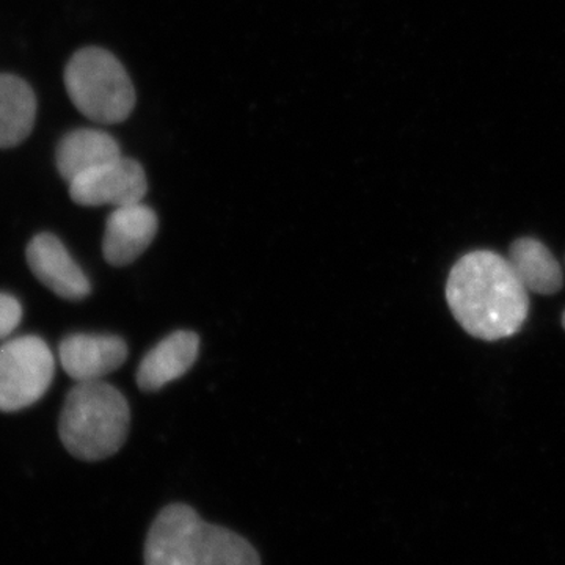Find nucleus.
<instances>
[{"label":"nucleus","instance_id":"423d86ee","mask_svg":"<svg viewBox=\"0 0 565 565\" xmlns=\"http://www.w3.org/2000/svg\"><path fill=\"white\" fill-rule=\"evenodd\" d=\"M68 184L73 202L90 207L140 203L148 191L143 167L125 156L79 174Z\"/></svg>","mask_w":565,"mask_h":565},{"label":"nucleus","instance_id":"f03ea898","mask_svg":"<svg viewBox=\"0 0 565 565\" xmlns=\"http://www.w3.org/2000/svg\"><path fill=\"white\" fill-rule=\"evenodd\" d=\"M143 556L145 565H262L247 539L204 522L195 509L181 503L156 516Z\"/></svg>","mask_w":565,"mask_h":565},{"label":"nucleus","instance_id":"39448f33","mask_svg":"<svg viewBox=\"0 0 565 565\" xmlns=\"http://www.w3.org/2000/svg\"><path fill=\"white\" fill-rule=\"evenodd\" d=\"M54 373V355L41 338L21 337L0 345V412L39 403Z\"/></svg>","mask_w":565,"mask_h":565},{"label":"nucleus","instance_id":"f8f14e48","mask_svg":"<svg viewBox=\"0 0 565 565\" xmlns=\"http://www.w3.org/2000/svg\"><path fill=\"white\" fill-rule=\"evenodd\" d=\"M509 264L526 291L552 296L563 288L564 275L552 252L531 237L515 241L509 250Z\"/></svg>","mask_w":565,"mask_h":565},{"label":"nucleus","instance_id":"ddd939ff","mask_svg":"<svg viewBox=\"0 0 565 565\" xmlns=\"http://www.w3.org/2000/svg\"><path fill=\"white\" fill-rule=\"evenodd\" d=\"M36 98L28 82L0 74V148H13L31 136Z\"/></svg>","mask_w":565,"mask_h":565},{"label":"nucleus","instance_id":"9b49d317","mask_svg":"<svg viewBox=\"0 0 565 565\" xmlns=\"http://www.w3.org/2000/svg\"><path fill=\"white\" fill-rule=\"evenodd\" d=\"M120 145L99 129H76L66 134L55 152L58 173L66 182L79 174L121 158Z\"/></svg>","mask_w":565,"mask_h":565},{"label":"nucleus","instance_id":"2eb2a0df","mask_svg":"<svg viewBox=\"0 0 565 565\" xmlns=\"http://www.w3.org/2000/svg\"><path fill=\"white\" fill-rule=\"evenodd\" d=\"M563 326H564V329H565V313L563 316Z\"/></svg>","mask_w":565,"mask_h":565},{"label":"nucleus","instance_id":"1a4fd4ad","mask_svg":"<svg viewBox=\"0 0 565 565\" xmlns=\"http://www.w3.org/2000/svg\"><path fill=\"white\" fill-rule=\"evenodd\" d=\"M158 228V215L147 204L140 202L115 207L104 232V258L111 266H128L147 252Z\"/></svg>","mask_w":565,"mask_h":565},{"label":"nucleus","instance_id":"0eeeda50","mask_svg":"<svg viewBox=\"0 0 565 565\" xmlns=\"http://www.w3.org/2000/svg\"><path fill=\"white\" fill-rule=\"evenodd\" d=\"M58 356L65 373L81 382L103 381L128 359V345L120 337L74 333L63 338Z\"/></svg>","mask_w":565,"mask_h":565},{"label":"nucleus","instance_id":"7ed1b4c3","mask_svg":"<svg viewBox=\"0 0 565 565\" xmlns=\"http://www.w3.org/2000/svg\"><path fill=\"white\" fill-rule=\"evenodd\" d=\"M129 423L128 401L115 386L104 381L81 382L66 396L58 434L71 456L98 462L120 451Z\"/></svg>","mask_w":565,"mask_h":565},{"label":"nucleus","instance_id":"f257e3e1","mask_svg":"<svg viewBox=\"0 0 565 565\" xmlns=\"http://www.w3.org/2000/svg\"><path fill=\"white\" fill-rule=\"evenodd\" d=\"M446 300L465 332L484 341L519 333L530 313L525 286L508 259L489 250L468 253L456 263Z\"/></svg>","mask_w":565,"mask_h":565},{"label":"nucleus","instance_id":"6e6552de","mask_svg":"<svg viewBox=\"0 0 565 565\" xmlns=\"http://www.w3.org/2000/svg\"><path fill=\"white\" fill-rule=\"evenodd\" d=\"M28 263L33 275L62 299L76 302L90 296L87 275L54 234L41 233L33 237L28 247Z\"/></svg>","mask_w":565,"mask_h":565},{"label":"nucleus","instance_id":"9d476101","mask_svg":"<svg viewBox=\"0 0 565 565\" xmlns=\"http://www.w3.org/2000/svg\"><path fill=\"white\" fill-rule=\"evenodd\" d=\"M199 334L189 330L170 333L141 360L137 370V385L143 392H158L189 373L199 359Z\"/></svg>","mask_w":565,"mask_h":565},{"label":"nucleus","instance_id":"20e7f679","mask_svg":"<svg viewBox=\"0 0 565 565\" xmlns=\"http://www.w3.org/2000/svg\"><path fill=\"white\" fill-rule=\"evenodd\" d=\"M65 87L76 109L102 125L125 121L136 107V90L121 62L102 47H85L65 68Z\"/></svg>","mask_w":565,"mask_h":565},{"label":"nucleus","instance_id":"4468645a","mask_svg":"<svg viewBox=\"0 0 565 565\" xmlns=\"http://www.w3.org/2000/svg\"><path fill=\"white\" fill-rule=\"evenodd\" d=\"M22 321V307L10 294L0 292V340H6Z\"/></svg>","mask_w":565,"mask_h":565}]
</instances>
